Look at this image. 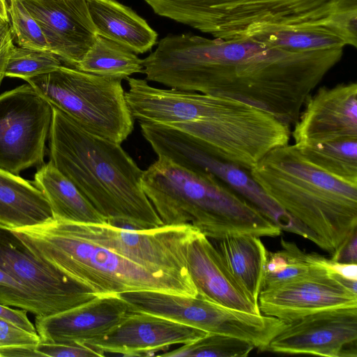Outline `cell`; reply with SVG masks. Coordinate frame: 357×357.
I'll list each match as a JSON object with an SVG mask.
<instances>
[{"instance_id": "cell-1", "label": "cell", "mask_w": 357, "mask_h": 357, "mask_svg": "<svg viewBox=\"0 0 357 357\" xmlns=\"http://www.w3.org/2000/svg\"><path fill=\"white\" fill-rule=\"evenodd\" d=\"M342 48L297 52L255 38L169 34L142 59L146 80L178 90L231 98L290 127L312 90L341 60Z\"/></svg>"}, {"instance_id": "cell-2", "label": "cell", "mask_w": 357, "mask_h": 357, "mask_svg": "<svg viewBox=\"0 0 357 357\" xmlns=\"http://www.w3.org/2000/svg\"><path fill=\"white\" fill-rule=\"evenodd\" d=\"M52 109L50 161L108 224L137 231L162 226L142 189L144 170L121 144L90 132L61 109Z\"/></svg>"}, {"instance_id": "cell-3", "label": "cell", "mask_w": 357, "mask_h": 357, "mask_svg": "<svg viewBox=\"0 0 357 357\" xmlns=\"http://www.w3.org/2000/svg\"><path fill=\"white\" fill-rule=\"evenodd\" d=\"M249 173L331 256L357 228V183L318 168L295 144L271 150Z\"/></svg>"}, {"instance_id": "cell-4", "label": "cell", "mask_w": 357, "mask_h": 357, "mask_svg": "<svg viewBox=\"0 0 357 357\" xmlns=\"http://www.w3.org/2000/svg\"><path fill=\"white\" fill-rule=\"evenodd\" d=\"M142 189L162 225H191L211 239L278 236L282 229L213 175L164 156L143 171Z\"/></svg>"}, {"instance_id": "cell-5", "label": "cell", "mask_w": 357, "mask_h": 357, "mask_svg": "<svg viewBox=\"0 0 357 357\" xmlns=\"http://www.w3.org/2000/svg\"><path fill=\"white\" fill-rule=\"evenodd\" d=\"M10 229L33 254L96 296L144 290L197 294L190 277L147 269L73 234L58 219Z\"/></svg>"}, {"instance_id": "cell-6", "label": "cell", "mask_w": 357, "mask_h": 357, "mask_svg": "<svg viewBox=\"0 0 357 357\" xmlns=\"http://www.w3.org/2000/svg\"><path fill=\"white\" fill-rule=\"evenodd\" d=\"M144 1L161 17L229 40L303 22L329 0Z\"/></svg>"}, {"instance_id": "cell-7", "label": "cell", "mask_w": 357, "mask_h": 357, "mask_svg": "<svg viewBox=\"0 0 357 357\" xmlns=\"http://www.w3.org/2000/svg\"><path fill=\"white\" fill-rule=\"evenodd\" d=\"M25 81L90 132L121 144L133 130L121 79L61 66Z\"/></svg>"}, {"instance_id": "cell-8", "label": "cell", "mask_w": 357, "mask_h": 357, "mask_svg": "<svg viewBox=\"0 0 357 357\" xmlns=\"http://www.w3.org/2000/svg\"><path fill=\"white\" fill-rule=\"evenodd\" d=\"M141 132L158 156L185 168L209 173L256 207L282 230L312 241V236L283 210L253 179L248 171L204 151L195 137L159 123L139 122Z\"/></svg>"}, {"instance_id": "cell-9", "label": "cell", "mask_w": 357, "mask_h": 357, "mask_svg": "<svg viewBox=\"0 0 357 357\" xmlns=\"http://www.w3.org/2000/svg\"><path fill=\"white\" fill-rule=\"evenodd\" d=\"M59 220L73 234L147 269L190 277L187 268L188 248L200 233L191 225H162L149 230L137 231L108 223L86 224Z\"/></svg>"}, {"instance_id": "cell-10", "label": "cell", "mask_w": 357, "mask_h": 357, "mask_svg": "<svg viewBox=\"0 0 357 357\" xmlns=\"http://www.w3.org/2000/svg\"><path fill=\"white\" fill-rule=\"evenodd\" d=\"M51 105L29 84L0 94V169L15 175L43 164Z\"/></svg>"}, {"instance_id": "cell-11", "label": "cell", "mask_w": 357, "mask_h": 357, "mask_svg": "<svg viewBox=\"0 0 357 357\" xmlns=\"http://www.w3.org/2000/svg\"><path fill=\"white\" fill-rule=\"evenodd\" d=\"M312 254L317 265L308 274L261 291V313L288 323L322 310L357 307V281L332 273L321 255Z\"/></svg>"}, {"instance_id": "cell-12", "label": "cell", "mask_w": 357, "mask_h": 357, "mask_svg": "<svg viewBox=\"0 0 357 357\" xmlns=\"http://www.w3.org/2000/svg\"><path fill=\"white\" fill-rule=\"evenodd\" d=\"M0 269L47 304L54 314L96 296L40 259L13 232L0 225Z\"/></svg>"}, {"instance_id": "cell-13", "label": "cell", "mask_w": 357, "mask_h": 357, "mask_svg": "<svg viewBox=\"0 0 357 357\" xmlns=\"http://www.w3.org/2000/svg\"><path fill=\"white\" fill-rule=\"evenodd\" d=\"M357 307L329 309L286 323L266 351L285 354L356 357Z\"/></svg>"}, {"instance_id": "cell-14", "label": "cell", "mask_w": 357, "mask_h": 357, "mask_svg": "<svg viewBox=\"0 0 357 357\" xmlns=\"http://www.w3.org/2000/svg\"><path fill=\"white\" fill-rule=\"evenodd\" d=\"M125 97L134 119L163 125L218 117L238 108L243 101L225 96L149 85L128 77Z\"/></svg>"}, {"instance_id": "cell-15", "label": "cell", "mask_w": 357, "mask_h": 357, "mask_svg": "<svg viewBox=\"0 0 357 357\" xmlns=\"http://www.w3.org/2000/svg\"><path fill=\"white\" fill-rule=\"evenodd\" d=\"M135 310L119 294L96 296L67 310L36 317L35 327L42 342L89 346L105 337Z\"/></svg>"}, {"instance_id": "cell-16", "label": "cell", "mask_w": 357, "mask_h": 357, "mask_svg": "<svg viewBox=\"0 0 357 357\" xmlns=\"http://www.w3.org/2000/svg\"><path fill=\"white\" fill-rule=\"evenodd\" d=\"M40 25L49 50L75 68L98 35L86 0H20Z\"/></svg>"}, {"instance_id": "cell-17", "label": "cell", "mask_w": 357, "mask_h": 357, "mask_svg": "<svg viewBox=\"0 0 357 357\" xmlns=\"http://www.w3.org/2000/svg\"><path fill=\"white\" fill-rule=\"evenodd\" d=\"M291 136L295 145L357 137V84L320 87L305 100Z\"/></svg>"}, {"instance_id": "cell-18", "label": "cell", "mask_w": 357, "mask_h": 357, "mask_svg": "<svg viewBox=\"0 0 357 357\" xmlns=\"http://www.w3.org/2000/svg\"><path fill=\"white\" fill-rule=\"evenodd\" d=\"M207 333L166 318L135 310L105 337L89 346L105 353L142 356L173 344L192 342Z\"/></svg>"}, {"instance_id": "cell-19", "label": "cell", "mask_w": 357, "mask_h": 357, "mask_svg": "<svg viewBox=\"0 0 357 357\" xmlns=\"http://www.w3.org/2000/svg\"><path fill=\"white\" fill-rule=\"evenodd\" d=\"M186 261L197 294L224 306L261 314L259 305L229 273L211 240L201 232L189 244Z\"/></svg>"}, {"instance_id": "cell-20", "label": "cell", "mask_w": 357, "mask_h": 357, "mask_svg": "<svg viewBox=\"0 0 357 357\" xmlns=\"http://www.w3.org/2000/svg\"><path fill=\"white\" fill-rule=\"evenodd\" d=\"M252 38L297 52L357 47V40L342 24L337 0H329L303 22L261 33Z\"/></svg>"}, {"instance_id": "cell-21", "label": "cell", "mask_w": 357, "mask_h": 357, "mask_svg": "<svg viewBox=\"0 0 357 357\" xmlns=\"http://www.w3.org/2000/svg\"><path fill=\"white\" fill-rule=\"evenodd\" d=\"M99 36L110 40L135 54L150 51L157 32L130 8L116 0H86Z\"/></svg>"}, {"instance_id": "cell-22", "label": "cell", "mask_w": 357, "mask_h": 357, "mask_svg": "<svg viewBox=\"0 0 357 357\" xmlns=\"http://www.w3.org/2000/svg\"><path fill=\"white\" fill-rule=\"evenodd\" d=\"M211 241L229 273L249 298L258 305L268 252L260 237L236 234Z\"/></svg>"}, {"instance_id": "cell-23", "label": "cell", "mask_w": 357, "mask_h": 357, "mask_svg": "<svg viewBox=\"0 0 357 357\" xmlns=\"http://www.w3.org/2000/svg\"><path fill=\"white\" fill-rule=\"evenodd\" d=\"M52 218L50 205L39 189L27 180L0 169V225L15 229Z\"/></svg>"}, {"instance_id": "cell-24", "label": "cell", "mask_w": 357, "mask_h": 357, "mask_svg": "<svg viewBox=\"0 0 357 357\" xmlns=\"http://www.w3.org/2000/svg\"><path fill=\"white\" fill-rule=\"evenodd\" d=\"M33 185L47 199L54 218L78 223H108L77 187L50 160L38 169L34 175Z\"/></svg>"}, {"instance_id": "cell-25", "label": "cell", "mask_w": 357, "mask_h": 357, "mask_svg": "<svg viewBox=\"0 0 357 357\" xmlns=\"http://www.w3.org/2000/svg\"><path fill=\"white\" fill-rule=\"evenodd\" d=\"M75 68L96 75L123 79L142 73V59L128 49L98 36Z\"/></svg>"}, {"instance_id": "cell-26", "label": "cell", "mask_w": 357, "mask_h": 357, "mask_svg": "<svg viewBox=\"0 0 357 357\" xmlns=\"http://www.w3.org/2000/svg\"><path fill=\"white\" fill-rule=\"evenodd\" d=\"M296 146L318 168L343 181L357 183V137H342Z\"/></svg>"}, {"instance_id": "cell-27", "label": "cell", "mask_w": 357, "mask_h": 357, "mask_svg": "<svg viewBox=\"0 0 357 357\" xmlns=\"http://www.w3.org/2000/svg\"><path fill=\"white\" fill-rule=\"evenodd\" d=\"M255 347L250 342L219 334L207 333L204 337L181 347L159 354V356L180 357H245Z\"/></svg>"}, {"instance_id": "cell-28", "label": "cell", "mask_w": 357, "mask_h": 357, "mask_svg": "<svg viewBox=\"0 0 357 357\" xmlns=\"http://www.w3.org/2000/svg\"><path fill=\"white\" fill-rule=\"evenodd\" d=\"M61 66L59 58L50 51L14 46L7 62L5 77L26 80Z\"/></svg>"}, {"instance_id": "cell-29", "label": "cell", "mask_w": 357, "mask_h": 357, "mask_svg": "<svg viewBox=\"0 0 357 357\" xmlns=\"http://www.w3.org/2000/svg\"><path fill=\"white\" fill-rule=\"evenodd\" d=\"M8 13L12 34L20 47L50 51L40 25L20 0H9Z\"/></svg>"}, {"instance_id": "cell-30", "label": "cell", "mask_w": 357, "mask_h": 357, "mask_svg": "<svg viewBox=\"0 0 357 357\" xmlns=\"http://www.w3.org/2000/svg\"><path fill=\"white\" fill-rule=\"evenodd\" d=\"M0 303L23 309L36 317L54 314L52 310L0 269Z\"/></svg>"}, {"instance_id": "cell-31", "label": "cell", "mask_w": 357, "mask_h": 357, "mask_svg": "<svg viewBox=\"0 0 357 357\" xmlns=\"http://www.w3.org/2000/svg\"><path fill=\"white\" fill-rule=\"evenodd\" d=\"M288 257V265L280 273L265 275L262 289L275 287L308 274L317 265L312 253H305L295 243L281 240Z\"/></svg>"}, {"instance_id": "cell-32", "label": "cell", "mask_w": 357, "mask_h": 357, "mask_svg": "<svg viewBox=\"0 0 357 357\" xmlns=\"http://www.w3.org/2000/svg\"><path fill=\"white\" fill-rule=\"evenodd\" d=\"M40 356L88 357L105 356V352L87 345L77 343H52L40 341L35 347Z\"/></svg>"}, {"instance_id": "cell-33", "label": "cell", "mask_w": 357, "mask_h": 357, "mask_svg": "<svg viewBox=\"0 0 357 357\" xmlns=\"http://www.w3.org/2000/svg\"><path fill=\"white\" fill-rule=\"evenodd\" d=\"M40 341L38 334L29 333L0 318V347H36Z\"/></svg>"}, {"instance_id": "cell-34", "label": "cell", "mask_w": 357, "mask_h": 357, "mask_svg": "<svg viewBox=\"0 0 357 357\" xmlns=\"http://www.w3.org/2000/svg\"><path fill=\"white\" fill-rule=\"evenodd\" d=\"M14 46L13 34L8 22L0 18V83L5 77L7 62Z\"/></svg>"}, {"instance_id": "cell-35", "label": "cell", "mask_w": 357, "mask_h": 357, "mask_svg": "<svg viewBox=\"0 0 357 357\" xmlns=\"http://www.w3.org/2000/svg\"><path fill=\"white\" fill-rule=\"evenodd\" d=\"M0 318L29 333L38 334L36 327L27 317V311L23 309H13L0 303Z\"/></svg>"}, {"instance_id": "cell-36", "label": "cell", "mask_w": 357, "mask_h": 357, "mask_svg": "<svg viewBox=\"0 0 357 357\" xmlns=\"http://www.w3.org/2000/svg\"><path fill=\"white\" fill-rule=\"evenodd\" d=\"M332 260L347 264L357 262V228L354 229L338 250L331 256Z\"/></svg>"}, {"instance_id": "cell-37", "label": "cell", "mask_w": 357, "mask_h": 357, "mask_svg": "<svg viewBox=\"0 0 357 357\" xmlns=\"http://www.w3.org/2000/svg\"><path fill=\"white\" fill-rule=\"evenodd\" d=\"M321 261L332 273L351 280L357 281V264L335 261L321 256Z\"/></svg>"}, {"instance_id": "cell-38", "label": "cell", "mask_w": 357, "mask_h": 357, "mask_svg": "<svg viewBox=\"0 0 357 357\" xmlns=\"http://www.w3.org/2000/svg\"><path fill=\"white\" fill-rule=\"evenodd\" d=\"M33 357L40 356L35 349V347H0V357Z\"/></svg>"}, {"instance_id": "cell-39", "label": "cell", "mask_w": 357, "mask_h": 357, "mask_svg": "<svg viewBox=\"0 0 357 357\" xmlns=\"http://www.w3.org/2000/svg\"><path fill=\"white\" fill-rule=\"evenodd\" d=\"M0 18L9 22L8 5L6 0H0Z\"/></svg>"}]
</instances>
